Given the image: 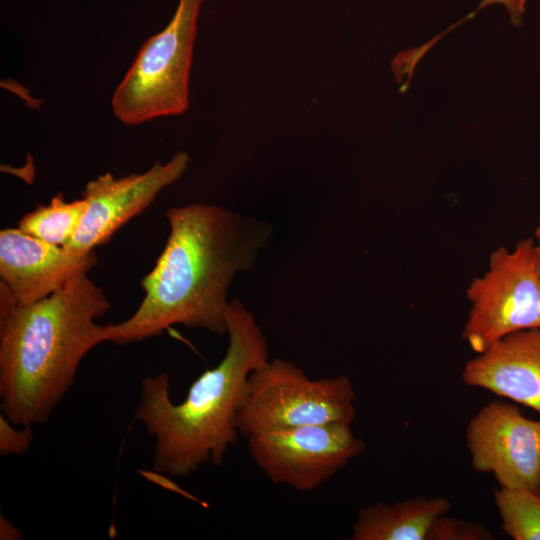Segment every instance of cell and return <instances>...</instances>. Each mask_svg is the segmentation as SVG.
<instances>
[{
    "label": "cell",
    "instance_id": "1",
    "mask_svg": "<svg viewBox=\"0 0 540 540\" xmlns=\"http://www.w3.org/2000/svg\"><path fill=\"white\" fill-rule=\"evenodd\" d=\"M165 216L170 233L141 280L145 296L131 317L104 326L105 342L135 343L175 324L224 335L229 288L271 235L269 224L216 205L172 207Z\"/></svg>",
    "mask_w": 540,
    "mask_h": 540
},
{
    "label": "cell",
    "instance_id": "2",
    "mask_svg": "<svg viewBox=\"0 0 540 540\" xmlns=\"http://www.w3.org/2000/svg\"><path fill=\"white\" fill-rule=\"evenodd\" d=\"M88 272L77 271L35 303L0 302V407L14 425L46 423L82 359L105 342L95 320L110 303Z\"/></svg>",
    "mask_w": 540,
    "mask_h": 540
},
{
    "label": "cell",
    "instance_id": "3",
    "mask_svg": "<svg viewBox=\"0 0 540 540\" xmlns=\"http://www.w3.org/2000/svg\"><path fill=\"white\" fill-rule=\"evenodd\" d=\"M226 322L225 356L191 384L182 402H172L166 373L141 382L135 418L155 438L153 467L158 472L186 477L205 463L219 467L239 438L238 414L247 380L269 360L268 345L239 299L229 301Z\"/></svg>",
    "mask_w": 540,
    "mask_h": 540
},
{
    "label": "cell",
    "instance_id": "4",
    "mask_svg": "<svg viewBox=\"0 0 540 540\" xmlns=\"http://www.w3.org/2000/svg\"><path fill=\"white\" fill-rule=\"evenodd\" d=\"M203 0H178L167 26L147 39L115 89L112 112L125 125L177 116L189 108V81Z\"/></svg>",
    "mask_w": 540,
    "mask_h": 540
},
{
    "label": "cell",
    "instance_id": "5",
    "mask_svg": "<svg viewBox=\"0 0 540 540\" xmlns=\"http://www.w3.org/2000/svg\"><path fill=\"white\" fill-rule=\"evenodd\" d=\"M354 400L349 377L311 379L295 363L275 358L249 375L238 430L247 437L262 429L351 424L356 417Z\"/></svg>",
    "mask_w": 540,
    "mask_h": 540
},
{
    "label": "cell",
    "instance_id": "6",
    "mask_svg": "<svg viewBox=\"0 0 540 540\" xmlns=\"http://www.w3.org/2000/svg\"><path fill=\"white\" fill-rule=\"evenodd\" d=\"M466 295L471 307L462 337L476 353L511 333L540 328L534 238L493 251L488 270L471 281Z\"/></svg>",
    "mask_w": 540,
    "mask_h": 540
},
{
    "label": "cell",
    "instance_id": "7",
    "mask_svg": "<svg viewBox=\"0 0 540 540\" xmlns=\"http://www.w3.org/2000/svg\"><path fill=\"white\" fill-rule=\"evenodd\" d=\"M246 438L252 460L271 482L301 492L318 488L365 450L346 423L262 429Z\"/></svg>",
    "mask_w": 540,
    "mask_h": 540
},
{
    "label": "cell",
    "instance_id": "8",
    "mask_svg": "<svg viewBox=\"0 0 540 540\" xmlns=\"http://www.w3.org/2000/svg\"><path fill=\"white\" fill-rule=\"evenodd\" d=\"M466 444L476 472L492 474L501 487L540 494V420L493 401L470 420Z\"/></svg>",
    "mask_w": 540,
    "mask_h": 540
},
{
    "label": "cell",
    "instance_id": "9",
    "mask_svg": "<svg viewBox=\"0 0 540 540\" xmlns=\"http://www.w3.org/2000/svg\"><path fill=\"white\" fill-rule=\"evenodd\" d=\"M190 163L176 153L168 162L157 161L143 173L115 178L107 172L89 181L82 191L86 211L72 238L63 246L74 255H87L130 219L144 211L167 186L176 182Z\"/></svg>",
    "mask_w": 540,
    "mask_h": 540
},
{
    "label": "cell",
    "instance_id": "10",
    "mask_svg": "<svg viewBox=\"0 0 540 540\" xmlns=\"http://www.w3.org/2000/svg\"><path fill=\"white\" fill-rule=\"evenodd\" d=\"M97 264L94 251L79 256L19 228L0 231V302L27 305L60 289L77 271Z\"/></svg>",
    "mask_w": 540,
    "mask_h": 540
},
{
    "label": "cell",
    "instance_id": "11",
    "mask_svg": "<svg viewBox=\"0 0 540 540\" xmlns=\"http://www.w3.org/2000/svg\"><path fill=\"white\" fill-rule=\"evenodd\" d=\"M465 384L540 412V328L504 336L466 362Z\"/></svg>",
    "mask_w": 540,
    "mask_h": 540
},
{
    "label": "cell",
    "instance_id": "12",
    "mask_svg": "<svg viewBox=\"0 0 540 540\" xmlns=\"http://www.w3.org/2000/svg\"><path fill=\"white\" fill-rule=\"evenodd\" d=\"M452 507L443 497L419 496L392 504L362 507L353 525V540H426L436 518Z\"/></svg>",
    "mask_w": 540,
    "mask_h": 540
},
{
    "label": "cell",
    "instance_id": "13",
    "mask_svg": "<svg viewBox=\"0 0 540 540\" xmlns=\"http://www.w3.org/2000/svg\"><path fill=\"white\" fill-rule=\"evenodd\" d=\"M86 211L81 198L66 202L58 193L47 205H39L26 213L18 222L23 232L47 243L64 246L74 235Z\"/></svg>",
    "mask_w": 540,
    "mask_h": 540
},
{
    "label": "cell",
    "instance_id": "14",
    "mask_svg": "<svg viewBox=\"0 0 540 540\" xmlns=\"http://www.w3.org/2000/svg\"><path fill=\"white\" fill-rule=\"evenodd\" d=\"M502 530L514 540H540V494L501 487L494 492Z\"/></svg>",
    "mask_w": 540,
    "mask_h": 540
},
{
    "label": "cell",
    "instance_id": "15",
    "mask_svg": "<svg viewBox=\"0 0 540 540\" xmlns=\"http://www.w3.org/2000/svg\"><path fill=\"white\" fill-rule=\"evenodd\" d=\"M492 532L481 523L442 515L432 523L426 540H492Z\"/></svg>",
    "mask_w": 540,
    "mask_h": 540
},
{
    "label": "cell",
    "instance_id": "16",
    "mask_svg": "<svg viewBox=\"0 0 540 540\" xmlns=\"http://www.w3.org/2000/svg\"><path fill=\"white\" fill-rule=\"evenodd\" d=\"M31 425L16 429L4 414L0 415V455L8 457L25 453L33 442Z\"/></svg>",
    "mask_w": 540,
    "mask_h": 540
},
{
    "label": "cell",
    "instance_id": "17",
    "mask_svg": "<svg viewBox=\"0 0 540 540\" xmlns=\"http://www.w3.org/2000/svg\"><path fill=\"white\" fill-rule=\"evenodd\" d=\"M530 0H482L474 12L467 18L473 17L475 13L490 5L499 4L503 6L509 15L510 21L515 26L522 24L523 15L526 12V6Z\"/></svg>",
    "mask_w": 540,
    "mask_h": 540
},
{
    "label": "cell",
    "instance_id": "18",
    "mask_svg": "<svg viewBox=\"0 0 540 540\" xmlns=\"http://www.w3.org/2000/svg\"><path fill=\"white\" fill-rule=\"evenodd\" d=\"M0 539L19 540L22 539V532L8 519L0 516Z\"/></svg>",
    "mask_w": 540,
    "mask_h": 540
},
{
    "label": "cell",
    "instance_id": "19",
    "mask_svg": "<svg viewBox=\"0 0 540 540\" xmlns=\"http://www.w3.org/2000/svg\"><path fill=\"white\" fill-rule=\"evenodd\" d=\"M534 242H535V262L536 269L540 276V215L538 217V223L534 232Z\"/></svg>",
    "mask_w": 540,
    "mask_h": 540
}]
</instances>
